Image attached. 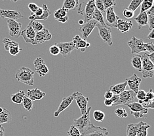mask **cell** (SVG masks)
<instances>
[{
  "mask_svg": "<svg viewBox=\"0 0 154 136\" xmlns=\"http://www.w3.org/2000/svg\"><path fill=\"white\" fill-rule=\"evenodd\" d=\"M106 11V20H104L105 24L109 27L116 28L117 21L119 19V17L116 14L113 7H109Z\"/></svg>",
  "mask_w": 154,
  "mask_h": 136,
  "instance_id": "cell-15",
  "label": "cell"
},
{
  "mask_svg": "<svg viewBox=\"0 0 154 136\" xmlns=\"http://www.w3.org/2000/svg\"><path fill=\"white\" fill-rule=\"evenodd\" d=\"M104 104L106 106H107V107H111V106H113V102L112 99H105Z\"/></svg>",
  "mask_w": 154,
  "mask_h": 136,
  "instance_id": "cell-54",
  "label": "cell"
},
{
  "mask_svg": "<svg viewBox=\"0 0 154 136\" xmlns=\"http://www.w3.org/2000/svg\"><path fill=\"white\" fill-rule=\"evenodd\" d=\"M132 66L136 70L141 72L142 71V59L140 55H137L132 58L131 59Z\"/></svg>",
  "mask_w": 154,
  "mask_h": 136,
  "instance_id": "cell-30",
  "label": "cell"
},
{
  "mask_svg": "<svg viewBox=\"0 0 154 136\" xmlns=\"http://www.w3.org/2000/svg\"><path fill=\"white\" fill-rule=\"evenodd\" d=\"M144 41L142 39H137L133 36L130 41L127 42V45L130 47L132 54H138L145 52L144 49Z\"/></svg>",
  "mask_w": 154,
  "mask_h": 136,
  "instance_id": "cell-10",
  "label": "cell"
},
{
  "mask_svg": "<svg viewBox=\"0 0 154 136\" xmlns=\"http://www.w3.org/2000/svg\"><path fill=\"white\" fill-rule=\"evenodd\" d=\"M142 59V73L144 79L152 78L153 77L154 64L149 60L147 56V53H144L141 56Z\"/></svg>",
  "mask_w": 154,
  "mask_h": 136,
  "instance_id": "cell-4",
  "label": "cell"
},
{
  "mask_svg": "<svg viewBox=\"0 0 154 136\" xmlns=\"http://www.w3.org/2000/svg\"><path fill=\"white\" fill-rule=\"evenodd\" d=\"M119 100L116 104H113V106H117L119 105H124L127 106L128 104L134 102V100L136 97V94L132 90H124L123 92L119 94Z\"/></svg>",
  "mask_w": 154,
  "mask_h": 136,
  "instance_id": "cell-6",
  "label": "cell"
},
{
  "mask_svg": "<svg viewBox=\"0 0 154 136\" xmlns=\"http://www.w3.org/2000/svg\"><path fill=\"white\" fill-rule=\"evenodd\" d=\"M98 30L99 35L103 41L107 43L109 46H112L113 44L112 41V30L110 27L106 25H101L97 23V26Z\"/></svg>",
  "mask_w": 154,
  "mask_h": 136,
  "instance_id": "cell-5",
  "label": "cell"
},
{
  "mask_svg": "<svg viewBox=\"0 0 154 136\" xmlns=\"http://www.w3.org/2000/svg\"><path fill=\"white\" fill-rule=\"evenodd\" d=\"M7 23L10 36L14 38H19L21 34L22 24L13 19H7Z\"/></svg>",
  "mask_w": 154,
  "mask_h": 136,
  "instance_id": "cell-11",
  "label": "cell"
},
{
  "mask_svg": "<svg viewBox=\"0 0 154 136\" xmlns=\"http://www.w3.org/2000/svg\"><path fill=\"white\" fill-rule=\"evenodd\" d=\"M2 43H3V45H4L5 49L7 51H8L10 48H11V47H14V46H19V43H17L16 41H12V40H11L9 38L3 39V41H2Z\"/></svg>",
  "mask_w": 154,
  "mask_h": 136,
  "instance_id": "cell-35",
  "label": "cell"
},
{
  "mask_svg": "<svg viewBox=\"0 0 154 136\" xmlns=\"http://www.w3.org/2000/svg\"><path fill=\"white\" fill-rule=\"evenodd\" d=\"M154 99V94L153 92L152 89H149V90L146 94V98L143 101H147L149 100H152Z\"/></svg>",
  "mask_w": 154,
  "mask_h": 136,
  "instance_id": "cell-52",
  "label": "cell"
},
{
  "mask_svg": "<svg viewBox=\"0 0 154 136\" xmlns=\"http://www.w3.org/2000/svg\"><path fill=\"white\" fill-rule=\"evenodd\" d=\"M148 15V24L149 25V30H152L154 29V7L153 5L148 11H146Z\"/></svg>",
  "mask_w": 154,
  "mask_h": 136,
  "instance_id": "cell-32",
  "label": "cell"
},
{
  "mask_svg": "<svg viewBox=\"0 0 154 136\" xmlns=\"http://www.w3.org/2000/svg\"><path fill=\"white\" fill-rule=\"evenodd\" d=\"M93 117L97 122H102L105 118V113L100 110H95L93 112Z\"/></svg>",
  "mask_w": 154,
  "mask_h": 136,
  "instance_id": "cell-40",
  "label": "cell"
},
{
  "mask_svg": "<svg viewBox=\"0 0 154 136\" xmlns=\"http://www.w3.org/2000/svg\"><path fill=\"white\" fill-rule=\"evenodd\" d=\"M0 136H5V129L2 125H0Z\"/></svg>",
  "mask_w": 154,
  "mask_h": 136,
  "instance_id": "cell-58",
  "label": "cell"
},
{
  "mask_svg": "<svg viewBox=\"0 0 154 136\" xmlns=\"http://www.w3.org/2000/svg\"><path fill=\"white\" fill-rule=\"evenodd\" d=\"M119 95L118 94H113V96H112V98L111 99H112L113 102V104H116V103L119 100Z\"/></svg>",
  "mask_w": 154,
  "mask_h": 136,
  "instance_id": "cell-56",
  "label": "cell"
},
{
  "mask_svg": "<svg viewBox=\"0 0 154 136\" xmlns=\"http://www.w3.org/2000/svg\"><path fill=\"white\" fill-rule=\"evenodd\" d=\"M125 80L130 90L133 91L135 94H137L139 90V86H140V84L142 82V79L136 74H134L129 78L126 79Z\"/></svg>",
  "mask_w": 154,
  "mask_h": 136,
  "instance_id": "cell-18",
  "label": "cell"
},
{
  "mask_svg": "<svg viewBox=\"0 0 154 136\" xmlns=\"http://www.w3.org/2000/svg\"><path fill=\"white\" fill-rule=\"evenodd\" d=\"M78 8V13L83 16L84 23L93 19V14L96 9L94 0H84L81 4H79Z\"/></svg>",
  "mask_w": 154,
  "mask_h": 136,
  "instance_id": "cell-1",
  "label": "cell"
},
{
  "mask_svg": "<svg viewBox=\"0 0 154 136\" xmlns=\"http://www.w3.org/2000/svg\"><path fill=\"white\" fill-rule=\"evenodd\" d=\"M115 113L117 116L121 117V118H127L128 116V114L126 111V110L122 107H119L116 109Z\"/></svg>",
  "mask_w": 154,
  "mask_h": 136,
  "instance_id": "cell-43",
  "label": "cell"
},
{
  "mask_svg": "<svg viewBox=\"0 0 154 136\" xmlns=\"http://www.w3.org/2000/svg\"><path fill=\"white\" fill-rule=\"evenodd\" d=\"M143 1L144 0H132L130 5L128 7V9L134 12L138 8V7L141 5Z\"/></svg>",
  "mask_w": 154,
  "mask_h": 136,
  "instance_id": "cell-41",
  "label": "cell"
},
{
  "mask_svg": "<svg viewBox=\"0 0 154 136\" xmlns=\"http://www.w3.org/2000/svg\"><path fill=\"white\" fill-rule=\"evenodd\" d=\"M97 22L92 19L87 23H84L83 25L79 28V31L82 33L83 39L87 40L88 37L92 33L94 28L96 27Z\"/></svg>",
  "mask_w": 154,
  "mask_h": 136,
  "instance_id": "cell-12",
  "label": "cell"
},
{
  "mask_svg": "<svg viewBox=\"0 0 154 136\" xmlns=\"http://www.w3.org/2000/svg\"><path fill=\"white\" fill-rule=\"evenodd\" d=\"M67 134L68 136H82L81 132L74 125H72V126H70L69 130L67 132Z\"/></svg>",
  "mask_w": 154,
  "mask_h": 136,
  "instance_id": "cell-42",
  "label": "cell"
},
{
  "mask_svg": "<svg viewBox=\"0 0 154 136\" xmlns=\"http://www.w3.org/2000/svg\"><path fill=\"white\" fill-rule=\"evenodd\" d=\"M79 24H81V25H83L84 24V21L82 20H79Z\"/></svg>",
  "mask_w": 154,
  "mask_h": 136,
  "instance_id": "cell-60",
  "label": "cell"
},
{
  "mask_svg": "<svg viewBox=\"0 0 154 136\" xmlns=\"http://www.w3.org/2000/svg\"><path fill=\"white\" fill-rule=\"evenodd\" d=\"M94 5L96 8L102 14L106 12L103 2H102V0H94Z\"/></svg>",
  "mask_w": 154,
  "mask_h": 136,
  "instance_id": "cell-44",
  "label": "cell"
},
{
  "mask_svg": "<svg viewBox=\"0 0 154 136\" xmlns=\"http://www.w3.org/2000/svg\"><path fill=\"white\" fill-rule=\"evenodd\" d=\"M34 72L30 68L22 67L17 71L15 77L18 81H19L28 86L34 85Z\"/></svg>",
  "mask_w": 154,
  "mask_h": 136,
  "instance_id": "cell-2",
  "label": "cell"
},
{
  "mask_svg": "<svg viewBox=\"0 0 154 136\" xmlns=\"http://www.w3.org/2000/svg\"><path fill=\"white\" fill-rule=\"evenodd\" d=\"M26 95V94L24 91L23 90H20L17 93L12 94L11 96V101L16 104H21L22 102H23V99Z\"/></svg>",
  "mask_w": 154,
  "mask_h": 136,
  "instance_id": "cell-31",
  "label": "cell"
},
{
  "mask_svg": "<svg viewBox=\"0 0 154 136\" xmlns=\"http://www.w3.org/2000/svg\"><path fill=\"white\" fill-rule=\"evenodd\" d=\"M33 101H32L30 98L27 97L26 95H25L23 100V104L24 109L26 110L27 111L30 112L32 109H33Z\"/></svg>",
  "mask_w": 154,
  "mask_h": 136,
  "instance_id": "cell-37",
  "label": "cell"
},
{
  "mask_svg": "<svg viewBox=\"0 0 154 136\" xmlns=\"http://www.w3.org/2000/svg\"><path fill=\"white\" fill-rule=\"evenodd\" d=\"M113 94L112 92L110 90H108L105 93L104 98L105 99H111L113 96Z\"/></svg>",
  "mask_w": 154,
  "mask_h": 136,
  "instance_id": "cell-55",
  "label": "cell"
},
{
  "mask_svg": "<svg viewBox=\"0 0 154 136\" xmlns=\"http://www.w3.org/2000/svg\"><path fill=\"white\" fill-rule=\"evenodd\" d=\"M147 56L149 59V60L151 61L152 63L154 64V52L152 53H150V54L147 53Z\"/></svg>",
  "mask_w": 154,
  "mask_h": 136,
  "instance_id": "cell-57",
  "label": "cell"
},
{
  "mask_svg": "<svg viewBox=\"0 0 154 136\" xmlns=\"http://www.w3.org/2000/svg\"><path fill=\"white\" fill-rule=\"evenodd\" d=\"M153 33H154V30H151V32L149 33V35H148L147 38L149 39H153L154 38V35H153Z\"/></svg>",
  "mask_w": 154,
  "mask_h": 136,
  "instance_id": "cell-59",
  "label": "cell"
},
{
  "mask_svg": "<svg viewBox=\"0 0 154 136\" xmlns=\"http://www.w3.org/2000/svg\"><path fill=\"white\" fill-rule=\"evenodd\" d=\"M51 39H52V35H51L48 30L44 28L43 30L41 31L35 32L34 45H38V44H42L46 41H49L51 40Z\"/></svg>",
  "mask_w": 154,
  "mask_h": 136,
  "instance_id": "cell-14",
  "label": "cell"
},
{
  "mask_svg": "<svg viewBox=\"0 0 154 136\" xmlns=\"http://www.w3.org/2000/svg\"><path fill=\"white\" fill-rule=\"evenodd\" d=\"M143 107H144L146 109H154V100H149L147 101H143L142 104H141Z\"/></svg>",
  "mask_w": 154,
  "mask_h": 136,
  "instance_id": "cell-50",
  "label": "cell"
},
{
  "mask_svg": "<svg viewBox=\"0 0 154 136\" xmlns=\"http://www.w3.org/2000/svg\"><path fill=\"white\" fill-rule=\"evenodd\" d=\"M35 70L39 77H45L49 73V68L42 58H37L34 62Z\"/></svg>",
  "mask_w": 154,
  "mask_h": 136,
  "instance_id": "cell-13",
  "label": "cell"
},
{
  "mask_svg": "<svg viewBox=\"0 0 154 136\" xmlns=\"http://www.w3.org/2000/svg\"><path fill=\"white\" fill-rule=\"evenodd\" d=\"M79 6V0H64L62 8L68 11H72L77 9Z\"/></svg>",
  "mask_w": 154,
  "mask_h": 136,
  "instance_id": "cell-28",
  "label": "cell"
},
{
  "mask_svg": "<svg viewBox=\"0 0 154 136\" xmlns=\"http://www.w3.org/2000/svg\"><path fill=\"white\" fill-rule=\"evenodd\" d=\"M150 128V125L144 122H140V126L137 132L136 136H147L148 135V129Z\"/></svg>",
  "mask_w": 154,
  "mask_h": 136,
  "instance_id": "cell-29",
  "label": "cell"
},
{
  "mask_svg": "<svg viewBox=\"0 0 154 136\" xmlns=\"http://www.w3.org/2000/svg\"><path fill=\"white\" fill-rule=\"evenodd\" d=\"M153 0H144L141 3L140 13L146 12L153 6Z\"/></svg>",
  "mask_w": 154,
  "mask_h": 136,
  "instance_id": "cell-36",
  "label": "cell"
},
{
  "mask_svg": "<svg viewBox=\"0 0 154 136\" xmlns=\"http://www.w3.org/2000/svg\"><path fill=\"white\" fill-rule=\"evenodd\" d=\"M20 35H22L26 43H31L34 45V39L35 37V32L32 28L31 25L29 24L26 28L24 29L23 31H21Z\"/></svg>",
  "mask_w": 154,
  "mask_h": 136,
  "instance_id": "cell-16",
  "label": "cell"
},
{
  "mask_svg": "<svg viewBox=\"0 0 154 136\" xmlns=\"http://www.w3.org/2000/svg\"><path fill=\"white\" fill-rule=\"evenodd\" d=\"M28 7L29 9L31 11V13H32L35 12L36 11H37V9L39 8V7L36 5L35 3H29Z\"/></svg>",
  "mask_w": 154,
  "mask_h": 136,
  "instance_id": "cell-53",
  "label": "cell"
},
{
  "mask_svg": "<svg viewBox=\"0 0 154 136\" xmlns=\"http://www.w3.org/2000/svg\"><path fill=\"white\" fill-rule=\"evenodd\" d=\"M11 1L13 2H17L19 1V0H11Z\"/></svg>",
  "mask_w": 154,
  "mask_h": 136,
  "instance_id": "cell-61",
  "label": "cell"
},
{
  "mask_svg": "<svg viewBox=\"0 0 154 136\" xmlns=\"http://www.w3.org/2000/svg\"><path fill=\"white\" fill-rule=\"evenodd\" d=\"M127 86V83L125 82L116 84V85H112L109 87V90L113 94H120L124 90H125L126 87Z\"/></svg>",
  "mask_w": 154,
  "mask_h": 136,
  "instance_id": "cell-26",
  "label": "cell"
},
{
  "mask_svg": "<svg viewBox=\"0 0 154 136\" xmlns=\"http://www.w3.org/2000/svg\"><path fill=\"white\" fill-rule=\"evenodd\" d=\"M102 1L103 2L105 10L109 8V7L116 6V0H102Z\"/></svg>",
  "mask_w": 154,
  "mask_h": 136,
  "instance_id": "cell-45",
  "label": "cell"
},
{
  "mask_svg": "<svg viewBox=\"0 0 154 136\" xmlns=\"http://www.w3.org/2000/svg\"><path fill=\"white\" fill-rule=\"evenodd\" d=\"M146 92L143 90H139L138 92L136 94V97L138 98V100H142L144 101L146 98Z\"/></svg>",
  "mask_w": 154,
  "mask_h": 136,
  "instance_id": "cell-51",
  "label": "cell"
},
{
  "mask_svg": "<svg viewBox=\"0 0 154 136\" xmlns=\"http://www.w3.org/2000/svg\"><path fill=\"white\" fill-rule=\"evenodd\" d=\"M0 17L2 19L4 18H8V19H13V20H18L19 18H23V14L20 12L18 11L14 10H5L0 9Z\"/></svg>",
  "mask_w": 154,
  "mask_h": 136,
  "instance_id": "cell-17",
  "label": "cell"
},
{
  "mask_svg": "<svg viewBox=\"0 0 154 136\" xmlns=\"http://www.w3.org/2000/svg\"><path fill=\"white\" fill-rule=\"evenodd\" d=\"M29 24L31 25V26L35 32H39L44 29V25L38 20H31Z\"/></svg>",
  "mask_w": 154,
  "mask_h": 136,
  "instance_id": "cell-39",
  "label": "cell"
},
{
  "mask_svg": "<svg viewBox=\"0 0 154 136\" xmlns=\"http://www.w3.org/2000/svg\"><path fill=\"white\" fill-rule=\"evenodd\" d=\"M69 11L64 8H60L57 10L54 13V17L55 19L60 22L61 23H66L68 20V17L67 16V13Z\"/></svg>",
  "mask_w": 154,
  "mask_h": 136,
  "instance_id": "cell-24",
  "label": "cell"
},
{
  "mask_svg": "<svg viewBox=\"0 0 154 136\" xmlns=\"http://www.w3.org/2000/svg\"><path fill=\"white\" fill-rule=\"evenodd\" d=\"M133 24L131 20H125L119 18L117 21L116 28L119 32L122 33H125L129 32V30L133 27Z\"/></svg>",
  "mask_w": 154,
  "mask_h": 136,
  "instance_id": "cell-23",
  "label": "cell"
},
{
  "mask_svg": "<svg viewBox=\"0 0 154 136\" xmlns=\"http://www.w3.org/2000/svg\"><path fill=\"white\" fill-rule=\"evenodd\" d=\"M21 50H22V49H20L19 45V46H14V47L10 48L8 51L11 55H12V56H14L19 54Z\"/></svg>",
  "mask_w": 154,
  "mask_h": 136,
  "instance_id": "cell-47",
  "label": "cell"
},
{
  "mask_svg": "<svg viewBox=\"0 0 154 136\" xmlns=\"http://www.w3.org/2000/svg\"><path fill=\"white\" fill-rule=\"evenodd\" d=\"M12 120V116L8 110L3 108L0 112V125L5 123H9Z\"/></svg>",
  "mask_w": 154,
  "mask_h": 136,
  "instance_id": "cell-27",
  "label": "cell"
},
{
  "mask_svg": "<svg viewBox=\"0 0 154 136\" xmlns=\"http://www.w3.org/2000/svg\"><path fill=\"white\" fill-rule=\"evenodd\" d=\"M135 21L138 24V28L141 29L143 26L148 25V15L146 12L140 13L138 16L134 18Z\"/></svg>",
  "mask_w": 154,
  "mask_h": 136,
  "instance_id": "cell-25",
  "label": "cell"
},
{
  "mask_svg": "<svg viewBox=\"0 0 154 136\" xmlns=\"http://www.w3.org/2000/svg\"><path fill=\"white\" fill-rule=\"evenodd\" d=\"M49 53L53 56H57L60 54V49L56 44H54L49 48Z\"/></svg>",
  "mask_w": 154,
  "mask_h": 136,
  "instance_id": "cell-48",
  "label": "cell"
},
{
  "mask_svg": "<svg viewBox=\"0 0 154 136\" xmlns=\"http://www.w3.org/2000/svg\"><path fill=\"white\" fill-rule=\"evenodd\" d=\"M93 19L95 21H97L98 24H100L101 25H106L104 23V18L103 15H102V13L99 11L97 8L95 9L94 13L93 14Z\"/></svg>",
  "mask_w": 154,
  "mask_h": 136,
  "instance_id": "cell-34",
  "label": "cell"
},
{
  "mask_svg": "<svg viewBox=\"0 0 154 136\" xmlns=\"http://www.w3.org/2000/svg\"><path fill=\"white\" fill-rule=\"evenodd\" d=\"M139 126H140V122L128 124L127 127V136H136Z\"/></svg>",
  "mask_w": 154,
  "mask_h": 136,
  "instance_id": "cell-33",
  "label": "cell"
},
{
  "mask_svg": "<svg viewBox=\"0 0 154 136\" xmlns=\"http://www.w3.org/2000/svg\"><path fill=\"white\" fill-rule=\"evenodd\" d=\"M72 42L74 44L75 49L79 50L81 52H84L87 48L89 47L91 44L87 43V40L81 38L78 35H76L72 39Z\"/></svg>",
  "mask_w": 154,
  "mask_h": 136,
  "instance_id": "cell-20",
  "label": "cell"
},
{
  "mask_svg": "<svg viewBox=\"0 0 154 136\" xmlns=\"http://www.w3.org/2000/svg\"><path fill=\"white\" fill-rule=\"evenodd\" d=\"M109 134L105 128L96 126L91 124V126L82 134V136H108Z\"/></svg>",
  "mask_w": 154,
  "mask_h": 136,
  "instance_id": "cell-9",
  "label": "cell"
},
{
  "mask_svg": "<svg viewBox=\"0 0 154 136\" xmlns=\"http://www.w3.org/2000/svg\"><path fill=\"white\" fill-rule=\"evenodd\" d=\"M91 109H92L91 107H89V108H87V112L85 114L82 115L79 119L74 120V125L79 130L82 134L92 124L90 120V112Z\"/></svg>",
  "mask_w": 154,
  "mask_h": 136,
  "instance_id": "cell-3",
  "label": "cell"
},
{
  "mask_svg": "<svg viewBox=\"0 0 154 136\" xmlns=\"http://www.w3.org/2000/svg\"><path fill=\"white\" fill-rule=\"evenodd\" d=\"M72 95L78 104L82 115L85 114L87 110V104L89 100V98L85 97L83 94L79 92H75L72 94Z\"/></svg>",
  "mask_w": 154,
  "mask_h": 136,
  "instance_id": "cell-8",
  "label": "cell"
},
{
  "mask_svg": "<svg viewBox=\"0 0 154 136\" xmlns=\"http://www.w3.org/2000/svg\"><path fill=\"white\" fill-rule=\"evenodd\" d=\"M73 100H74V98L72 97V95H69L68 97H65L63 99L60 103V104L58 107L57 111L54 113V116L55 117H58L60 115V114L64 111L65 109H66L70 105V104L72 103Z\"/></svg>",
  "mask_w": 154,
  "mask_h": 136,
  "instance_id": "cell-21",
  "label": "cell"
},
{
  "mask_svg": "<svg viewBox=\"0 0 154 136\" xmlns=\"http://www.w3.org/2000/svg\"><path fill=\"white\" fill-rule=\"evenodd\" d=\"M127 106L130 109L131 115L136 119L142 118L148 112V109L143 107V106L138 102H132Z\"/></svg>",
  "mask_w": 154,
  "mask_h": 136,
  "instance_id": "cell-7",
  "label": "cell"
},
{
  "mask_svg": "<svg viewBox=\"0 0 154 136\" xmlns=\"http://www.w3.org/2000/svg\"><path fill=\"white\" fill-rule=\"evenodd\" d=\"M42 8L43 9V14L39 17L38 18L37 20H47V18H48V17L50 16L51 11H50V10L49 9L48 7H47V5L46 4H43L42 5Z\"/></svg>",
  "mask_w": 154,
  "mask_h": 136,
  "instance_id": "cell-38",
  "label": "cell"
},
{
  "mask_svg": "<svg viewBox=\"0 0 154 136\" xmlns=\"http://www.w3.org/2000/svg\"><path fill=\"white\" fill-rule=\"evenodd\" d=\"M60 49V54L64 57H66L68 55L70 54L75 49L74 44L72 41L66 43H56Z\"/></svg>",
  "mask_w": 154,
  "mask_h": 136,
  "instance_id": "cell-19",
  "label": "cell"
},
{
  "mask_svg": "<svg viewBox=\"0 0 154 136\" xmlns=\"http://www.w3.org/2000/svg\"><path fill=\"white\" fill-rule=\"evenodd\" d=\"M144 49L145 52H148L149 54L154 52V45L152 42L149 43H144Z\"/></svg>",
  "mask_w": 154,
  "mask_h": 136,
  "instance_id": "cell-46",
  "label": "cell"
},
{
  "mask_svg": "<svg viewBox=\"0 0 154 136\" xmlns=\"http://www.w3.org/2000/svg\"><path fill=\"white\" fill-rule=\"evenodd\" d=\"M123 14L125 17L127 18V19H131V18L134 17V12L133 11H131L128 8H127L125 9H124L123 12Z\"/></svg>",
  "mask_w": 154,
  "mask_h": 136,
  "instance_id": "cell-49",
  "label": "cell"
},
{
  "mask_svg": "<svg viewBox=\"0 0 154 136\" xmlns=\"http://www.w3.org/2000/svg\"><path fill=\"white\" fill-rule=\"evenodd\" d=\"M46 93L35 88L34 89H28L26 93V96L30 99L32 101L41 100L44 97H45Z\"/></svg>",
  "mask_w": 154,
  "mask_h": 136,
  "instance_id": "cell-22",
  "label": "cell"
}]
</instances>
